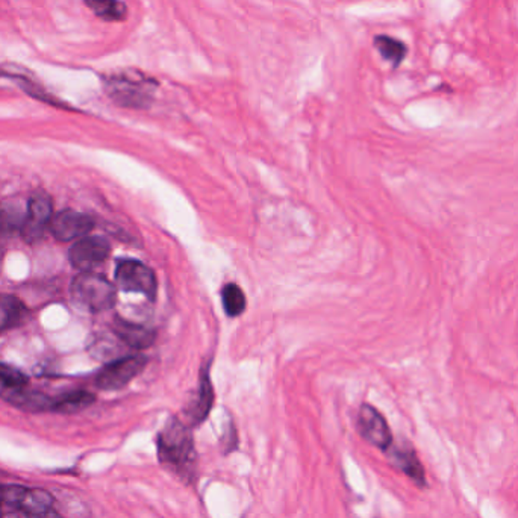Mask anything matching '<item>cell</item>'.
Segmentation results:
<instances>
[{
    "label": "cell",
    "instance_id": "1",
    "mask_svg": "<svg viewBox=\"0 0 518 518\" xmlns=\"http://www.w3.org/2000/svg\"><path fill=\"white\" fill-rule=\"evenodd\" d=\"M158 457L164 467L176 476L191 482L196 476L198 453L194 449V440L189 426L178 418H172L159 432L157 440Z\"/></svg>",
    "mask_w": 518,
    "mask_h": 518
},
{
    "label": "cell",
    "instance_id": "2",
    "mask_svg": "<svg viewBox=\"0 0 518 518\" xmlns=\"http://www.w3.org/2000/svg\"><path fill=\"white\" fill-rule=\"evenodd\" d=\"M103 86L112 102L142 109L152 103L158 82L142 70H122L103 77Z\"/></svg>",
    "mask_w": 518,
    "mask_h": 518
},
{
    "label": "cell",
    "instance_id": "3",
    "mask_svg": "<svg viewBox=\"0 0 518 518\" xmlns=\"http://www.w3.org/2000/svg\"><path fill=\"white\" fill-rule=\"evenodd\" d=\"M71 299L88 312H102L116 304V287L103 276L93 271H82L75 278L70 288Z\"/></svg>",
    "mask_w": 518,
    "mask_h": 518
},
{
    "label": "cell",
    "instance_id": "4",
    "mask_svg": "<svg viewBox=\"0 0 518 518\" xmlns=\"http://www.w3.org/2000/svg\"><path fill=\"white\" fill-rule=\"evenodd\" d=\"M148 366V358L142 355H131L109 362L103 367L96 376L97 388L103 392L122 390L135 379Z\"/></svg>",
    "mask_w": 518,
    "mask_h": 518
},
{
    "label": "cell",
    "instance_id": "5",
    "mask_svg": "<svg viewBox=\"0 0 518 518\" xmlns=\"http://www.w3.org/2000/svg\"><path fill=\"white\" fill-rule=\"evenodd\" d=\"M116 280L123 291L142 293L152 299L157 295L158 282L153 270L135 259H123L118 263Z\"/></svg>",
    "mask_w": 518,
    "mask_h": 518
},
{
    "label": "cell",
    "instance_id": "6",
    "mask_svg": "<svg viewBox=\"0 0 518 518\" xmlns=\"http://www.w3.org/2000/svg\"><path fill=\"white\" fill-rule=\"evenodd\" d=\"M111 246L102 237H84L71 246L69 259L75 269L90 271L107 261Z\"/></svg>",
    "mask_w": 518,
    "mask_h": 518
},
{
    "label": "cell",
    "instance_id": "7",
    "mask_svg": "<svg viewBox=\"0 0 518 518\" xmlns=\"http://www.w3.org/2000/svg\"><path fill=\"white\" fill-rule=\"evenodd\" d=\"M52 211H53L52 200L46 194H36L29 200L20 231L26 241L34 243L43 237L53 219Z\"/></svg>",
    "mask_w": 518,
    "mask_h": 518
},
{
    "label": "cell",
    "instance_id": "8",
    "mask_svg": "<svg viewBox=\"0 0 518 518\" xmlns=\"http://www.w3.org/2000/svg\"><path fill=\"white\" fill-rule=\"evenodd\" d=\"M358 427L367 441L382 450L393 446V433L386 423L385 417L371 405H362L358 416Z\"/></svg>",
    "mask_w": 518,
    "mask_h": 518
},
{
    "label": "cell",
    "instance_id": "9",
    "mask_svg": "<svg viewBox=\"0 0 518 518\" xmlns=\"http://www.w3.org/2000/svg\"><path fill=\"white\" fill-rule=\"evenodd\" d=\"M93 228H94V222L92 217L77 211H70V209L56 214L49 226L53 237L60 241L84 239Z\"/></svg>",
    "mask_w": 518,
    "mask_h": 518
},
{
    "label": "cell",
    "instance_id": "10",
    "mask_svg": "<svg viewBox=\"0 0 518 518\" xmlns=\"http://www.w3.org/2000/svg\"><path fill=\"white\" fill-rule=\"evenodd\" d=\"M0 396L14 408L26 412H43L53 407V399L40 392H32L28 386L2 388Z\"/></svg>",
    "mask_w": 518,
    "mask_h": 518
},
{
    "label": "cell",
    "instance_id": "11",
    "mask_svg": "<svg viewBox=\"0 0 518 518\" xmlns=\"http://www.w3.org/2000/svg\"><path fill=\"white\" fill-rule=\"evenodd\" d=\"M17 508L29 518L60 517V514H56L53 509L52 494L41 488H25Z\"/></svg>",
    "mask_w": 518,
    "mask_h": 518
},
{
    "label": "cell",
    "instance_id": "12",
    "mask_svg": "<svg viewBox=\"0 0 518 518\" xmlns=\"http://www.w3.org/2000/svg\"><path fill=\"white\" fill-rule=\"evenodd\" d=\"M390 459L401 472L405 473L408 478L412 479L418 487L426 485V474L420 459L414 452L411 446H399V448H390Z\"/></svg>",
    "mask_w": 518,
    "mask_h": 518
},
{
    "label": "cell",
    "instance_id": "13",
    "mask_svg": "<svg viewBox=\"0 0 518 518\" xmlns=\"http://www.w3.org/2000/svg\"><path fill=\"white\" fill-rule=\"evenodd\" d=\"M112 329H114V334L117 336L118 340L122 341L123 344L129 345L133 349H138V351L148 349L155 341V332L148 329V328L131 323V321L123 320V319H117V320L114 321Z\"/></svg>",
    "mask_w": 518,
    "mask_h": 518
},
{
    "label": "cell",
    "instance_id": "14",
    "mask_svg": "<svg viewBox=\"0 0 518 518\" xmlns=\"http://www.w3.org/2000/svg\"><path fill=\"white\" fill-rule=\"evenodd\" d=\"M86 8L103 21H123L127 17L126 4L122 0H84Z\"/></svg>",
    "mask_w": 518,
    "mask_h": 518
},
{
    "label": "cell",
    "instance_id": "15",
    "mask_svg": "<svg viewBox=\"0 0 518 518\" xmlns=\"http://www.w3.org/2000/svg\"><path fill=\"white\" fill-rule=\"evenodd\" d=\"M213 385L209 381L208 371H204L202 377H200L198 401H196L193 409H191V422H193V425H200L204 420H206L209 411L213 409Z\"/></svg>",
    "mask_w": 518,
    "mask_h": 518
},
{
    "label": "cell",
    "instance_id": "16",
    "mask_svg": "<svg viewBox=\"0 0 518 518\" xmlns=\"http://www.w3.org/2000/svg\"><path fill=\"white\" fill-rule=\"evenodd\" d=\"M96 401V397L88 392H73L67 393L64 396L53 401L52 411L60 412V414H77L84 411L88 407H92Z\"/></svg>",
    "mask_w": 518,
    "mask_h": 518
},
{
    "label": "cell",
    "instance_id": "17",
    "mask_svg": "<svg viewBox=\"0 0 518 518\" xmlns=\"http://www.w3.org/2000/svg\"><path fill=\"white\" fill-rule=\"evenodd\" d=\"M25 306L12 295H0V334L14 328L23 319Z\"/></svg>",
    "mask_w": 518,
    "mask_h": 518
},
{
    "label": "cell",
    "instance_id": "18",
    "mask_svg": "<svg viewBox=\"0 0 518 518\" xmlns=\"http://www.w3.org/2000/svg\"><path fill=\"white\" fill-rule=\"evenodd\" d=\"M375 46L384 56V60L392 62L394 67L401 66L408 53L407 45L394 36H377L375 38Z\"/></svg>",
    "mask_w": 518,
    "mask_h": 518
},
{
    "label": "cell",
    "instance_id": "19",
    "mask_svg": "<svg viewBox=\"0 0 518 518\" xmlns=\"http://www.w3.org/2000/svg\"><path fill=\"white\" fill-rule=\"evenodd\" d=\"M223 310L229 317H239L246 311L247 302L243 290L237 284H226L222 290Z\"/></svg>",
    "mask_w": 518,
    "mask_h": 518
},
{
    "label": "cell",
    "instance_id": "20",
    "mask_svg": "<svg viewBox=\"0 0 518 518\" xmlns=\"http://www.w3.org/2000/svg\"><path fill=\"white\" fill-rule=\"evenodd\" d=\"M25 220V214L14 205H0V235H10L20 229Z\"/></svg>",
    "mask_w": 518,
    "mask_h": 518
},
{
    "label": "cell",
    "instance_id": "21",
    "mask_svg": "<svg viewBox=\"0 0 518 518\" xmlns=\"http://www.w3.org/2000/svg\"><path fill=\"white\" fill-rule=\"evenodd\" d=\"M28 385V377L14 367L0 362V386L2 388H17Z\"/></svg>",
    "mask_w": 518,
    "mask_h": 518
},
{
    "label": "cell",
    "instance_id": "22",
    "mask_svg": "<svg viewBox=\"0 0 518 518\" xmlns=\"http://www.w3.org/2000/svg\"><path fill=\"white\" fill-rule=\"evenodd\" d=\"M2 488H4V485H0V511H2V505H4L2 503Z\"/></svg>",
    "mask_w": 518,
    "mask_h": 518
},
{
    "label": "cell",
    "instance_id": "23",
    "mask_svg": "<svg viewBox=\"0 0 518 518\" xmlns=\"http://www.w3.org/2000/svg\"><path fill=\"white\" fill-rule=\"evenodd\" d=\"M0 265H2V254H0Z\"/></svg>",
    "mask_w": 518,
    "mask_h": 518
},
{
    "label": "cell",
    "instance_id": "24",
    "mask_svg": "<svg viewBox=\"0 0 518 518\" xmlns=\"http://www.w3.org/2000/svg\"><path fill=\"white\" fill-rule=\"evenodd\" d=\"M58 518H61V517H58Z\"/></svg>",
    "mask_w": 518,
    "mask_h": 518
}]
</instances>
